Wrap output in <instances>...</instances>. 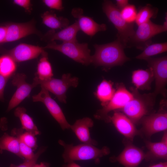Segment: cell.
Masks as SVG:
<instances>
[{
  "label": "cell",
  "mask_w": 167,
  "mask_h": 167,
  "mask_svg": "<svg viewBox=\"0 0 167 167\" xmlns=\"http://www.w3.org/2000/svg\"><path fill=\"white\" fill-rule=\"evenodd\" d=\"M116 1L115 5L120 11L129 4L128 0H117Z\"/></svg>",
  "instance_id": "74e56055"
},
{
  "label": "cell",
  "mask_w": 167,
  "mask_h": 167,
  "mask_svg": "<svg viewBox=\"0 0 167 167\" xmlns=\"http://www.w3.org/2000/svg\"><path fill=\"white\" fill-rule=\"evenodd\" d=\"M95 53L92 56V63L96 66L110 68L121 66L130 60L125 54V47L118 39L111 43L94 45Z\"/></svg>",
  "instance_id": "6da1fadb"
},
{
  "label": "cell",
  "mask_w": 167,
  "mask_h": 167,
  "mask_svg": "<svg viewBox=\"0 0 167 167\" xmlns=\"http://www.w3.org/2000/svg\"><path fill=\"white\" fill-rule=\"evenodd\" d=\"M32 167H50V165L49 163L41 162L40 164H35Z\"/></svg>",
  "instance_id": "60d3db41"
},
{
  "label": "cell",
  "mask_w": 167,
  "mask_h": 167,
  "mask_svg": "<svg viewBox=\"0 0 167 167\" xmlns=\"http://www.w3.org/2000/svg\"><path fill=\"white\" fill-rule=\"evenodd\" d=\"M12 76V84L17 87V89L9 102L6 110L7 112L18 105L26 97H29L33 88L38 85L34 80L31 84L27 83L25 80L26 76L24 74L18 73Z\"/></svg>",
  "instance_id": "8fae6325"
},
{
  "label": "cell",
  "mask_w": 167,
  "mask_h": 167,
  "mask_svg": "<svg viewBox=\"0 0 167 167\" xmlns=\"http://www.w3.org/2000/svg\"><path fill=\"white\" fill-rule=\"evenodd\" d=\"M46 147L42 146L35 153L34 156L31 159L25 160L24 163L18 165H16L12 164L10 165V167H32L36 164L40 155L46 150Z\"/></svg>",
  "instance_id": "1f68e13d"
},
{
  "label": "cell",
  "mask_w": 167,
  "mask_h": 167,
  "mask_svg": "<svg viewBox=\"0 0 167 167\" xmlns=\"http://www.w3.org/2000/svg\"><path fill=\"white\" fill-rule=\"evenodd\" d=\"M80 30L76 21L71 25L64 28L60 31L56 32L51 30L48 32L44 36V38L49 42L59 40L63 42L77 41L76 35Z\"/></svg>",
  "instance_id": "d6986e66"
},
{
  "label": "cell",
  "mask_w": 167,
  "mask_h": 167,
  "mask_svg": "<svg viewBox=\"0 0 167 167\" xmlns=\"http://www.w3.org/2000/svg\"><path fill=\"white\" fill-rule=\"evenodd\" d=\"M158 11L157 8L150 4H147L140 8L137 12L135 22L138 26L147 22L152 18H156Z\"/></svg>",
  "instance_id": "4316f807"
},
{
  "label": "cell",
  "mask_w": 167,
  "mask_h": 167,
  "mask_svg": "<svg viewBox=\"0 0 167 167\" xmlns=\"http://www.w3.org/2000/svg\"><path fill=\"white\" fill-rule=\"evenodd\" d=\"M146 146L148 150L146 153L145 160L152 161L158 159L166 160L167 158V134L164 133L161 141L158 142L145 141Z\"/></svg>",
  "instance_id": "ffe728a7"
},
{
  "label": "cell",
  "mask_w": 167,
  "mask_h": 167,
  "mask_svg": "<svg viewBox=\"0 0 167 167\" xmlns=\"http://www.w3.org/2000/svg\"><path fill=\"white\" fill-rule=\"evenodd\" d=\"M14 114L15 117L19 118L23 129L36 136L41 134L32 118L27 113L26 109L25 108L17 107L14 111Z\"/></svg>",
  "instance_id": "603a6c76"
},
{
  "label": "cell",
  "mask_w": 167,
  "mask_h": 167,
  "mask_svg": "<svg viewBox=\"0 0 167 167\" xmlns=\"http://www.w3.org/2000/svg\"><path fill=\"white\" fill-rule=\"evenodd\" d=\"M44 49L38 46L22 43L9 50L7 54L15 62H21L37 58L45 52Z\"/></svg>",
  "instance_id": "2e32d148"
},
{
  "label": "cell",
  "mask_w": 167,
  "mask_h": 167,
  "mask_svg": "<svg viewBox=\"0 0 167 167\" xmlns=\"http://www.w3.org/2000/svg\"><path fill=\"white\" fill-rule=\"evenodd\" d=\"M13 3L23 8L26 11L30 13L32 10V5L29 0H14Z\"/></svg>",
  "instance_id": "e575fe53"
},
{
  "label": "cell",
  "mask_w": 167,
  "mask_h": 167,
  "mask_svg": "<svg viewBox=\"0 0 167 167\" xmlns=\"http://www.w3.org/2000/svg\"><path fill=\"white\" fill-rule=\"evenodd\" d=\"M142 130L149 137L167 129V113L161 112L145 116L142 118Z\"/></svg>",
  "instance_id": "4fadbf2b"
},
{
  "label": "cell",
  "mask_w": 167,
  "mask_h": 167,
  "mask_svg": "<svg viewBox=\"0 0 167 167\" xmlns=\"http://www.w3.org/2000/svg\"><path fill=\"white\" fill-rule=\"evenodd\" d=\"M154 79L153 73L151 68L145 70L138 69L132 73V82L137 89L150 90Z\"/></svg>",
  "instance_id": "44dd1931"
},
{
  "label": "cell",
  "mask_w": 167,
  "mask_h": 167,
  "mask_svg": "<svg viewBox=\"0 0 167 167\" xmlns=\"http://www.w3.org/2000/svg\"><path fill=\"white\" fill-rule=\"evenodd\" d=\"M131 90L133 97L122 110L134 124H136L148 113L154 97L152 93L141 95L136 88H131Z\"/></svg>",
  "instance_id": "5b68a950"
},
{
  "label": "cell",
  "mask_w": 167,
  "mask_h": 167,
  "mask_svg": "<svg viewBox=\"0 0 167 167\" xmlns=\"http://www.w3.org/2000/svg\"><path fill=\"white\" fill-rule=\"evenodd\" d=\"M104 12L118 32L117 38L126 47L135 31L134 24L126 23L122 17L120 10L111 1L105 0L102 4Z\"/></svg>",
  "instance_id": "3957f363"
},
{
  "label": "cell",
  "mask_w": 167,
  "mask_h": 167,
  "mask_svg": "<svg viewBox=\"0 0 167 167\" xmlns=\"http://www.w3.org/2000/svg\"><path fill=\"white\" fill-rule=\"evenodd\" d=\"M42 2L47 6L51 9L61 11L64 8L62 2L61 0H44Z\"/></svg>",
  "instance_id": "836d02e7"
},
{
  "label": "cell",
  "mask_w": 167,
  "mask_h": 167,
  "mask_svg": "<svg viewBox=\"0 0 167 167\" xmlns=\"http://www.w3.org/2000/svg\"><path fill=\"white\" fill-rule=\"evenodd\" d=\"M3 150H6L12 152L23 159L20 152L18 138L6 133L0 138V152H1Z\"/></svg>",
  "instance_id": "484cf974"
},
{
  "label": "cell",
  "mask_w": 167,
  "mask_h": 167,
  "mask_svg": "<svg viewBox=\"0 0 167 167\" xmlns=\"http://www.w3.org/2000/svg\"><path fill=\"white\" fill-rule=\"evenodd\" d=\"M10 78L6 77L0 75V101H4V92L5 88L8 79Z\"/></svg>",
  "instance_id": "d590c367"
},
{
  "label": "cell",
  "mask_w": 167,
  "mask_h": 167,
  "mask_svg": "<svg viewBox=\"0 0 167 167\" xmlns=\"http://www.w3.org/2000/svg\"><path fill=\"white\" fill-rule=\"evenodd\" d=\"M7 120L5 117L2 118L0 119V129L3 131L6 130L7 129Z\"/></svg>",
  "instance_id": "f35d334b"
},
{
  "label": "cell",
  "mask_w": 167,
  "mask_h": 167,
  "mask_svg": "<svg viewBox=\"0 0 167 167\" xmlns=\"http://www.w3.org/2000/svg\"><path fill=\"white\" fill-rule=\"evenodd\" d=\"M18 138L19 141L20 152L23 158L25 160H29L32 159L35 154L33 152L34 151Z\"/></svg>",
  "instance_id": "d6a6232c"
},
{
  "label": "cell",
  "mask_w": 167,
  "mask_h": 167,
  "mask_svg": "<svg viewBox=\"0 0 167 167\" xmlns=\"http://www.w3.org/2000/svg\"><path fill=\"white\" fill-rule=\"evenodd\" d=\"M33 80L54 94L60 102L64 103L66 102V94L68 89L71 87H76L79 83L78 78L72 77L69 73L63 75L61 79L52 78L47 80L40 81L34 77Z\"/></svg>",
  "instance_id": "52a82bcc"
},
{
  "label": "cell",
  "mask_w": 167,
  "mask_h": 167,
  "mask_svg": "<svg viewBox=\"0 0 167 167\" xmlns=\"http://www.w3.org/2000/svg\"><path fill=\"white\" fill-rule=\"evenodd\" d=\"M165 167H167V165Z\"/></svg>",
  "instance_id": "7bdbcfd3"
},
{
  "label": "cell",
  "mask_w": 167,
  "mask_h": 167,
  "mask_svg": "<svg viewBox=\"0 0 167 167\" xmlns=\"http://www.w3.org/2000/svg\"><path fill=\"white\" fill-rule=\"evenodd\" d=\"M44 48L59 51L83 65L88 66L92 63L90 50L87 43H80L76 41L57 44L55 41H53L49 42Z\"/></svg>",
  "instance_id": "277c9868"
},
{
  "label": "cell",
  "mask_w": 167,
  "mask_h": 167,
  "mask_svg": "<svg viewBox=\"0 0 167 167\" xmlns=\"http://www.w3.org/2000/svg\"><path fill=\"white\" fill-rule=\"evenodd\" d=\"M42 23L45 26L54 30L62 29L68 26V19L62 16H58L52 11H47L41 15Z\"/></svg>",
  "instance_id": "7402d4cb"
},
{
  "label": "cell",
  "mask_w": 167,
  "mask_h": 167,
  "mask_svg": "<svg viewBox=\"0 0 167 167\" xmlns=\"http://www.w3.org/2000/svg\"><path fill=\"white\" fill-rule=\"evenodd\" d=\"M5 43L17 41L32 34H39L33 21L24 23H11L6 25Z\"/></svg>",
  "instance_id": "5bb4252c"
},
{
  "label": "cell",
  "mask_w": 167,
  "mask_h": 167,
  "mask_svg": "<svg viewBox=\"0 0 167 167\" xmlns=\"http://www.w3.org/2000/svg\"><path fill=\"white\" fill-rule=\"evenodd\" d=\"M120 11L122 17L126 23L129 24H134L137 13L135 5L129 4Z\"/></svg>",
  "instance_id": "4dcf8cb0"
},
{
  "label": "cell",
  "mask_w": 167,
  "mask_h": 167,
  "mask_svg": "<svg viewBox=\"0 0 167 167\" xmlns=\"http://www.w3.org/2000/svg\"><path fill=\"white\" fill-rule=\"evenodd\" d=\"M167 165L166 162H161L157 164L153 165L149 167H165Z\"/></svg>",
  "instance_id": "b9f144b4"
},
{
  "label": "cell",
  "mask_w": 167,
  "mask_h": 167,
  "mask_svg": "<svg viewBox=\"0 0 167 167\" xmlns=\"http://www.w3.org/2000/svg\"><path fill=\"white\" fill-rule=\"evenodd\" d=\"M133 97L132 93L128 91L124 86H119L109 101L96 112L94 115L95 118L109 122V113L112 111L122 109Z\"/></svg>",
  "instance_id": "ba28073f"
},
{
  "label": "cell",
  "mask_w": 167,
  "mask_h": 167,
  "mask_svg": "<svg viewBox=\"0 0 167 167\" xmlns=\"http://www.w3.org/2000/svg\"><path fill=\"white\" fill-rule=\"evenodd\" d=\"M94 125L93 120L88 117H85L77 120L70 129L75 133L79 140L83 143L96 146L97 143L92 139L90 136L89 129Z\"/></svg>",
  "instance_id": "ac0fdd59"
},
{
  "label": "cell",
  "mask_w": 167,
  "mask_h": 167,
  "mask_svg": "<svg viewBox=\"0 0 167 167\" xmlns=\"http://www.w3.org/2000/svg\"><path fill=\"white\" fill-rule=\"evenodd\" d=\"M15 62L8 54L0 56V75L8 78L13 75L16 68Z\"/></svg>",
  "instance_id": "f1b7e54d"
},
{
  "label": "cell",
  "mask_w": 167,
  "mask_h": 167,
  "mask_svg": "<svg viewBox=\"0 0 167 167\" xmlns=\"http://www.w3.org/2000/svg\"><path fill=\"white\" fill-rule=\"evenodd\" d=\"M61 167H81L75 162H71L65 163Z\"/></svg>",
  "instance_id": "ab89813d"
},
{
  "label": "cell",
  "mask_w": 167,
  "mask_h": 167,
  "mask_svg": "<svg viewBox=\"0 0 167 167\" xmlns=\"http://www.w3.org/2000/svg\"><path fill=\"white\" fill-rule=\"evenodd\" d=\"M167 16L163 25L153 23L150 20L138 26L137 30L130 39L127 47L135 46L143 50L152 43V38L155 35L167 30Z\"/></svg>",
  "instance_id": "8992f818"
},
{
  "label": "cell",
  "mask_w": 167,
  "mask_h": 167,
  "mask_svg": "<svg viewBox=\"0 0 167 167\" xmlns=\"http://www.w3.org/2000/svg\"><path fill=\"white\" fill-rule=\"evenodd\" d=\"M23 130L22 128L13 129L11 134L18 138L34 151L38 147L36 135L26 131L23 132Z\"/></svg>",
  "instance_id": "f546056e"
},
{
  "label": "cell",
  "mask_w": 167,
  "mask_h": 167,
  "mask_svg": "<svg viewBox=\"0 0 167 167\" xmlns=\"http://www.w3.org/2000/svg\"><path fill=\"white\" fill-rule=\"evenodd\" d=\"M41 87L40 92L32 96L33 101L43 103L63 130L70 129L71 125L66 120L60 107L51 97L49 91L43 87Z\"/></svg>",
  "instance_id": "9c48e42d"
},
{
  "label": "cell",
  "mask_w": 167,
  "mask_h": 167,
  "mask_svg": "<svg viewBox=\"0 0 167 167\" xmlns=\"http://www.w3.org/2000/svg\"><path fill=\"white\" fill-rule=\"evenodd\" d=\"M167 43L151 44L146 47L143 52L137 56L136 58L139 59H144L151 56L166 52Z\"/></svg>",
  "instance_id": "83f0119b"
},
{
  "label": "cell",
  "mask_w": 167,
  "mask_h": 167,
  "mask_svg": "<svg viewBox=\"0 0 167 167\" xmlns=\"http://www.w3.org/2000/svg\"><path fill=\"white\" fill-rule=\"evenodd\" d=\"M71 13L77 19L76 21L80 30L91 37L99 32L104 31L107 29L105 24H99L92 18L83 15V11L81 8H74L72 9Z\"/></svg>",
  "instance_id": "9a60e30c"
},
{
  "label": "cell",
  "mask_w": 167,
  "mask_h": 167,
  "mask_svg": "<svg viewBox=\"0 0 167 167\" xmlns=\"http://www.w3.org/2000/svg\"><path fill=\"white\" fill-rule=\"evenodd\" d=\"M145 60L147 62L149 67L152 69L155 79V90L152 94L154 97L159 94L164 95L167 81V56L150 57Z\"/></svg>",
  "instance_id": "30bf717a"
},
{
  "label": "cell",
  "mask_w": 167,
  "mask_h": 167,
  "mask_svg": "<svg viewBox=\"0 0 167 167\" xmlns=\"http://www.w3.org/2000/svg\"><path fill=\"white\" fill-rule=\"evenodd\" d=\"M58 143L64 149L62 156L65 163L78 161L93 160L97 164L101 158L110 152L109 148L105 146L100 149L95 146L84 143L74 145L66 143L61 139L59 140Z\"/></svg>",
  "instance_id": "7a4b0ae2"
},
{
  "label": "cell",
  "mask_w": 167,
  "mask_h": 167,
  "mask_svg": "<svg viewBox=\"0 0 167 167\" xmlns=\"http://www.w3.org/2000/svg\"><path fill=\"white\" fill-rule=\"evenodd\" d=\"M41 55L37 65V72L35 78L39 81H44L53 78V74L47 53L45 51Z\"/></svg>",
  "instance_id": "cb8c5ba5"
},
{
  "label": "cell",
  "mask_w": 167,
  "mask_h": 167,
  "mask_svg": "<svg viewBox=\"0 0 167 167\" xmlns=\"http://www.w3.org/2000/svg\"><path fill=\"white\" fill-rule=\"evenodd\" d=\"M109 121L112 122L120 133L131 141L139 133L134 124L124 113L116 111L109 116Z\"/></svg>",
  "instance_id": "e0dca14e"
},
{
  "label": "cell",
  "mask_w": 167,
  "mask_h": 167,
  "mask_svg": "<svg viewBox=\"0 0 167 167\" xmlns=\"http://www.w3.org/2000/svg\"><path fill=\"white\" fill-rule=\"evenodd\" d=\"M6 33V25H0V44L4 43Z\"/></svg>",
  "instance_id": "8d00e7d4"
},
{
  "label": "cell",
  "mask_w": 167,
  "mask_h": 167,
  "mask_svg": "<svg viewBox=\"0 0 167 167\" xmlns=\"http://www.w3.org/2000/svg\"><path fill=\"white\" fill-rule=\"evenodd\" d=\"M115 92L111 82L103 80L98 85L96 95L103 107L111 100Z\"/></svg>",
  "instance_id": "d4e9b609"
},
{
  "label": "cell",
  "mask_w": 167,
  "mask_h": 167,
  "mask_svg": "<svg viewBox=\"0 0 167 167\" xmlns=\"http://www.w3.org/2000/svg\"><path fill=\"white\" fill-rule=\"evenodd\" d=\"M146 157V153L141 149L129 143L117 156L109 158L112 162H118L125 167H137Z\"/></svg>",
  "instance_id": "7c38bea8"
}]
</instances>
